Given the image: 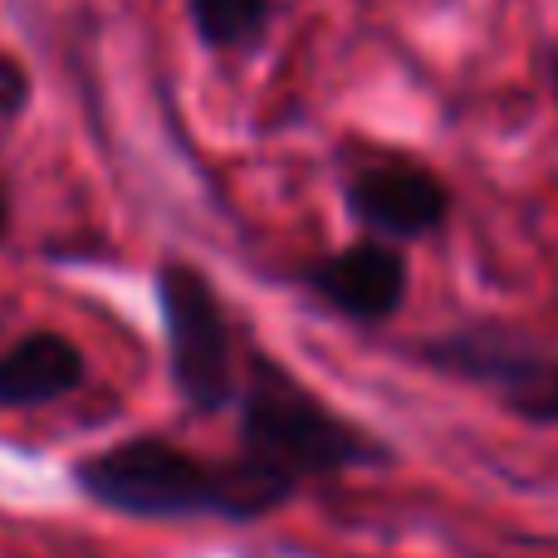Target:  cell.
Returning <instances> with one entry per match:
<instances>
[{
	"label": "cell",
	"mask_w": 558,
	"mask_h": 558,
	"mask_svg": "<svg viewBox=\"0 0 558 558\" xmlns=\"http://www.w3.org/2000/svg\"><path fill=\"white\" fill-rule=\"evenodd\" d=\"M74 485L128 520H231L251 524L284 510L294 495L245 456L206 461L167 436H128L74 465Z\"/></svg>",
	"instance_id": "6da1fadb"
},
{
	"label": "cell",
	"mask_w": 558,
	"mask_h": 558,
	"mask_svg": "<svg viewBox=\"0 0 558 558\" xmlns=\"http://www.w3.org/2000/svg\"><path fill=\"white\" fill-rule=\"evenodd\" d=\"M235 446L255 471H265L275 485L299 495L308 481H328L353 465L387 461L383 441L363 426L343 422L318 392H308L284 363L265 353H251V373L235 397Z\"/></svg>",
	"instance_id": "7a4b0ae2"
},
{
	"label": "cell",
	"mask_w": 558,
	"mask_h": 558,
	"mask_svg": "<svg viewBox=\"0 0 558 558\" xmlns=\"http://www.w3.org/2000/svg\"><path fill=\"white\" fill-rule=\"evenodd\" d=\"M157 308H162L177 397L196 416L226 412L241 397V373H235L231 318H226L211 279L186 260H162L157 265Z\"/></svg>",
	"instance_id": "3957f363"
},
{
	"label": "cell",
	"mask_w": 558,
	"mask_h": 558,
	"mask_svg": "<svg viewBox=\"0 0 558 558\" xmlns=\"http://www.w3.org/2000/svg\"><path fill=\"white\" fill-rule=\"evenodd\" d=\"M343 202L357 221L383 241H426L446 226L451 211V192L432 167L412 162V157H367L348 172Z\"/></svg>",
	"instance_id": "277c9868"
},
{
	"label": "cell",
	"mask_w": 558,
	"mask_h": 558,
	"mask_svg": "<svg viewBox=\"0 0 558 558\" xmlns=\"http://www.w3.org/2000/svg\"><path fill=\"white\" fill-rule=\"evenodd\" d=\"M304 279L338 314L357 318V324H383L407 299V255L397 251V241L373 235V241L324 255L318 265H308Z\"/></svg>",
	"instance_id": "5b68a950"
},
{
	"label": "cell",
	"mask_w": 558,
	"mask_h": 558,
	"mask_svg": "<svg viewBox=\"0 0 558 558\" xmlns=\"http://www.w3.org/2000/svg\"><path fill=\"white\" fill-rule=\"evenodd\" d=\"M84 383V353L64 333H25L0 353V412L49 407Z\"/></svg>",
	"instance_id": "8992f818"
},
{
	"label": "cell",
	"mask_w": 558,
	"mask_h": 558,
	"mask_svg": "<svg viewBox=\"0 0 558 558\" xmlns=\"http://www.w3.org/2000/svg\"><path fill=\"white\" fill-rule=\"evenodd\" d=\"M186 15L206 49H255L275 20V0H186Z\"/></svg>",
	"instance_id": "52a82bcc"
},
{
	"label": "cell",
	"mask_w": 558,
	"mask_h": 558,
	"mask_svg": "<svg viewBox=\"0 0 558 558\" xmlns=\"http://www.w3.org/2000/svg\"><path fill=\"white\" fill-rule=\"evenodd\" d=\"M505 402L524 422L558 426V363H524L514 383H505Z\"/></svg>",
	"instance_id": "ba28073f"
},
{
	"label": "cell",
	"mask_w": 558,
	"mask_h": 558,
	"mask_svg": "<svg viewBox=\"0 0 558 558\" xmlns=\"http://www.w3.org/2000/svg\"><path fill=\"white\" fill-rule=\"evenodd\" d=\"M25 104H29V74H25V64H20V59H10V54H0V118L25 113Z\"/></svg>",
	"instance_id": "9c48e42d"
},
{
	"label": "cell",
	"mask_w": 558,
	"mask_h": 558,
	"mask_svg": "<svg viewBox=\"0 0 558 558\" xmlns=\"http://www.w3.org/2000/svg\"><path fill=\"white\" fill-rule=\"evenodd\" d=\"M5 231H10V202H5V192H0V241H5Z\"/></svg>",
	"instance_id": "30bf717a"
}]
</instances>
